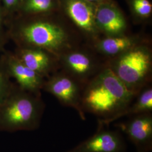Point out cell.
<instances>
[{"label": "cell", "mask_w": 152, "mask_h": 152, "mask_svg": "<svg viewBox=\"0 0 152 152\" xmlns=\"http://www.w3.org/2000/svg\"><path fill=\"white\" fill-rule=\"evenodd\" d=\"M9 39L16 47L44 49L58 59L79 46L81 37L60 11L32 16L15 15L7 22Z\"/></svg>", "instance_id": "obj_1"}, {"label": "cell", "mask_w": 152, "mask_h": 152, "mask_svg": "<svg viewBox=\"0 0 152 152\" xmlns=\"http://www.w3.org/2000/svg\"><path fill=\"white\" fill-rule=\"evenodd\" d=\"M138 94L126 87L107 63L83 87L82 108L84 112L99 117L98 123L108 126L130 105Z\"/></svg>", "instance_id": "obj_2"}, {"label": "cell", "mask_w": 152, "mask_h": 152, "mask_svg": "<svg viewBox=\"0 0 152 152\" xmlns=\"http://www.w3.org/2000/svg\"><path fill=\"white\" fill-rule=\"evenodd\" d=\"M45 108L41 95L26 91L14 82L9 94L0 104V131L37 129Z\"/></svg>", "instance_id": "obj_3"}, {"label": "cell", "mask_w": 152, "mask_h": 152, "mask_svg": "<svg viewBox=\"0 0 152 152\" xmlns=\"http://www.w3.org/2000/svg\"><path fill=\"white\" fill-rule=\"evenodd\" d=\"M109 66L125 86L138 94L152 79V50L147 41L109 60Z\"/></svg>", "instance_id": "obj_4"}, {"label": "cell", "mask_w": 152, "mask_h": 152, "mask_svg": "<svg viewBox=\"0 0 152 152\" xmlns=\"http://www.w3.org/2000/svg\"><path fill=\"white\" fill-rule=\"evenodd\" d=\"M59 11L81 38L90 45L102 37L95 21L96 6L86 0H58Z\"/></svg>", "instance_id": "obj_5"}, {"label": "cell", "mask_w": 152, "mask_h": 152, "mask_svg": "<svg viewBox=\"0 0 152 152\" xmlns=\"http://www.w3.org/2000/svg\"><path fill=\"white\" fill-rule=\"evenodd\" d=\"M92 52L91 48L79 46L66 51L59 58L60 68L84 86L107 64H102Z\"/></svg>", "instance_id": "obj_6"}, {"label": "cell", "mask_w": 152, "mask_h": 152, "mask_svg": "<svg viewBox=\"0 0 152 152\" xmlns=\"http://www.w3.org/2000/svg\"><path fill=\"white\" fill-rule=\"evenodd\" d=\"M83 87L80 82L61 70L45 80L42 90L53 95L63 105L76 109L82 120H85L81 106Z\"/></svg>", "instance_id": "obj_7"}, {"label": "cell", "mask_w": 152, "mask_h": 152, "mask_svg": "<svg viewBox=\"0 0 152 152\" xmlns=\"http://www.w3.org/2000/svg\"><path fill=\"white\" fill-rule=\"evenodd\" d=\"M95 21L102 36L111 37L127 33L126 19L114 0H107L96 6Z\"/></svg>", "instance_id": "obj_8"}, {"label": "cell", "mask_w": 152, "mask_h": 152, "mask_svg": "<svg viewBox=\"0 0 152 152\" xmlns=\"http://www.w3.org/2000/svg\"><path fill=\"white\" fill-rule=\"evenodd\" d=\"M13 53L28 67L45 79L60 68L59 59L44 49L16 47Z\"/></svg>", "instance_id": "obj_9"}, {"label": "cell", "mask_w": 152, "mask_h": 152, "mask_svg": "<svg viewBox=\"0 0 152 152\" xmlns=\"http://www.w3.org/2000/svg\"><path fill=\"white\" fill-rule=\"evenodd\" d=\"M98 123L93 136L65 152H125V143L118 132L106 129Z\"/></svg>", "instance_id": "obj_10"}, {"label": "cell", "mask_w": 152, "mask_h": 152, "mask_svg": "<svg viewBox=\"0 0 152 152\" xmlns=\"http://www.w3.org/2000/svg\"><path fill=\"white\" fill-rule=\"evenodd\" d=\"M7 70L11 78L22 89L34 94L41 95L45 78L28 67L13 52L6 50Z\"/></svg>", "instance_id": "obj_11"}, {"label": "cell", "mask_w": 152, "mask_h": 152, "mask_svg": "<svg viewBox=\"0 0 152 152\" xmlns=\"http://www.w3.org/2000/svg\"><path fill=\"white\" fill-rule=\"evenodd\" d=\"M115 126L126 134L138 150L148 152L152 150V113L133 115L127 121Z\"/></svg>", "instance_id": "obj_12"}, {"label": "cell", "mask_w": 152, "mask_h": 152, "mask_svg": "<svg viewBox=\"0 0 152 152\" xmlns=\"http://www.w3.org/2000/svg\"><path fill=\"white\" fill-rule=\"evenodd\" d=\"M147 41V38L140 34L126 33L116 36H102L88 46L95 53L108 58L110 60Z\"/></svg>", "instance_id": "obj_13"}, {"label": "cell", "mask_w": 152, "mask_h": 152, "mask_svg": "<svg viewBox=\"0 0 152 152\" xmlns=\"http://www.w3.org/2000/svg\"><path fill=\"white\" fill-rule=\"evenodd\" d=\"M58 11H59L58 0H22L16 15L32 16L51 14Z\"/></svg>", "instance_id": "obj_14"}, {"label": "cell", "mask_w": 152, "mask_h": 152, "mask_svg": "<svg viewBox=\"0 0 152 152\" xmlns=\"http://www.w3.org/2000/svg\"><path fill=\"white\" fill-rule=\"evenodd\" d=\"M136 100L117 117V120L125 116L152 113V87L149 85L144 87L136 95Z\"/></svg>", "instance_id": "obj_15"}, {"label": "cell", "mask_w": 152, "mask_h": 152, "mask_svg": "<svg viewBox=\"0 0 152 152\" xmlns=\"http://www.w3.org/2000/svg\"><path fill=\"white\" fill-rule=\"evenodd\" d=\"M131 15L136 23H145L152 15V4L149 0H126Z\"/></svg>", "instance_id": "obj_16"}, {"label": "cell", "mask_w": 152, "mask_h": 152, "mask_svg": "<svg viewBox=\"0 0 152 152\" xmlns=\"http://www.w3.org/2000/svg\"><path fill=\"white\" fill-rule=\"evenodd\" d=\"M9 75L5 52L0 56V104L5 99L11 90L14 82Z\"/></svg>", "instance_id": "obj_17"}, {"label": "cell", "mask_w": 152, "mask_h": 152, "mask_svg": "<svg viewBox=\"0 0 152 152\" xmlns=\"http://www.w3.org/2000/svg\"><path fill=\"white\" fill-rule=\"evenodd\" d=\"M7 26L4 11L0 0V53H3L6 50V46L9 41Z\"/></svg>", "instance_id": "obj_18"}, {"label": "cell", "mask_w": 152, "mask_h": 152, "mask_svg": "<svg viewBox=\"0 0 152 152\" xmlns=\"http://www.w3.org/2000/svg\"><path fill=\"white\" fill-rule=\"evenodd\" d=\"M6 22L12 18L19 11L22 0H1Z\"/></svg>", "instance_id": "obj_19"}, {"label": "cell", "mask_w": 152, "mask_h": 152, "mask_svg": "<svg viewBox=\"0 0 152 152\" xmlns=\"http://www.w3.org/2000/svg\"><path fill=\"white\" fill-rule=\"evenodd\" d=\"M87 1H88V2L96 6L100 4H102L104 2L107 1V0H86Z\"/></svg>", "instance_id": "obj_20"}, {"label": "cell", "mask_w": 152, "mask_h": 152, "mask_svg": "<svg viewBox=\"0 0 152 152\" xmlns=\"http://www.w3.org/2000/svg\"><path fill=\"white\" fill-rule=\"evenodd\" d=\"M138 152H148V151H140V150H139V151H138Z\"/></svg>", "instance_id": "obj_21"}]
</instances>
